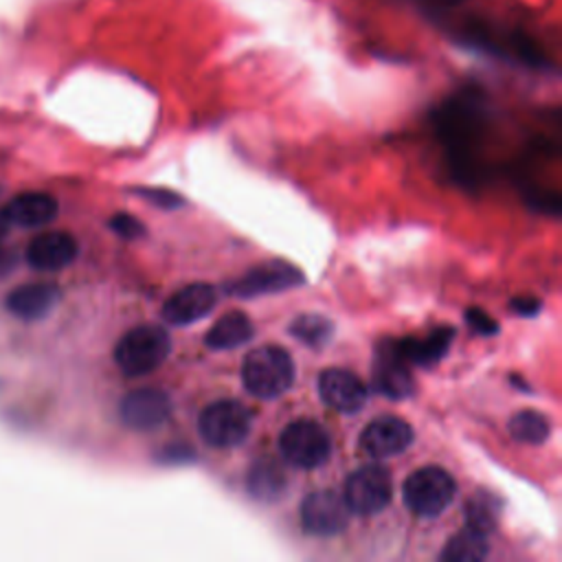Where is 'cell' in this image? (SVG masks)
<instances>
[{
	"label": "cell",
	"instance_id": "83f0119b",
	"mask_svg": "<svg viewBox=\"0 0 562 562\" xmlns=\"http://www.w3.org/2000/svg\"><path fill=\"white\" fill-rule=\"evenodd\" d=\"M15 268V255L0 246V279L7 277Z\"/></svg>",
	"mask_w": 562,
	"mask_h": 562
},
{
	"label": "cell",
	"instance_id": "7a4b0ae2",
	"mask_svg": "<svg viewBox=\"0 0 562 562\" xmlns=\"http://www.w3.org/2000/svg\"><path fill=\"white\" fill-rule=\"evenodd\" d=\"M171 351L169 334L158 325H138L123 334L114 347V360L119 369L130 375H145L158 369Z\"/></svg>",
	"mask_w": 562,
	"mask_h": 562
},
{
	"label": "cell",
	"instance_id": "44dd1931",
	"mask_svg": "<svg viewBox=\"0 0 562 562\" xmlns=\"http://www.w3.org/2000/svg\"><path fill=\"white\" fill-rule=\"evenodd\" d=\"M512 437L522 443H544L551 435V422L538 411H518L507 424Z\"/></svg>",
	"mask_w": 562,
	"mask_h": 562
},
{
	"label": "cell",
	"instance_id": "8992f818",
	"mask_svg": "<svg viewBox=\"0 0 562 562\" xmlns=\"http://www.w3.org/2000/svg\"><path fill=\"white\" fill-rule=\"evenodd\" d=\"M250 413L239 402L217 400L200 413L198 430L213 448L239 446L250 435Z\"/></svg>",
	"mask_w": 562,
	"mask_h": 562
},
{
	"label": "cell",
	"instance_id": "2e32d148",
	"mask_svg": "<svg viewBox=\"0 0 562 562\" xmlns=\"http://www.w3.org/2000/svg\"><path fill=\"white\" fill-rule=\"evenodd\" d=\"M373 386L389 397H406L413 393V375L408 369V360L402 356L400 347L389 345L378 353L373 369Z\"/></svg>",
	"mask_w": 562,
	"mask_h": 562
},
{
	"label": "cell",
	"instance_id": "6da1fadb",
	"mask_svg": "<svg viewBox=\"0 0 562 562\" xmlns=\"http://www.w3.org/2000/svg\"><path fill=\"white\" fill-rule=\"evenodd\" d=\"M241 382L259 400L279 397L294 382V360L277 345L257 347L241 362Z\"/></svg>",
	"mask_w": 562,
	"mask_h": 562
},
{
	"label": "cell",
	"instance_id": "603a6c76",
	"mask_svg": "<svg viewBox=\"0 0 562 562\" xmlns=\"http://www.w3.org/2000/svg\"><path fill=\"white\" fill-rule=\"evenodd\" d=\"M468 525L481 529V531H490L492 525H494V507H492V501H481V498H472L468 503Z\"/></svg>",
	"mask_w": 562,
	"mask_h": 562
},
{
	"label": "cell",
	"instance_id": "ba28073f",
	"mask_svg": "<svg viewBox=\"0 0 562 562\" xmlns=\"http://www.w3.org/2000/svg\"><path fill=\"white\" fill-rule=\"evenodd\" d=\"M119 415L134 430H151L171 415V397L160 389H136L121 400Z\"/></svg>",
	"mask_w": 562,
	"mask_h": 562
},
{
	"label": "cell",
	"instance_id": "e0dca14e",
	"mask_svg": "<svg viewBox=\"0 0 562 562\" xmlns=\"http://www.w3.org/2000/svg\"><path fill=\"white\" fill-rule=\"evenodd\" d=\"M252 334V321L244 312H226L211 325V329L204 336V342L215 351H224L248 342Z\"/></svg>",
	"mask_w": 562,
	"mask_h": 562
},
{
	"label": "cell",
	"instance_id": "5bb4252c",
	"mask_svg": "<svg viewBox=\"0 0 562 562\" xmlns=\"http://www.w3.org/2000/svg\"><path fill=\"white\" fill-rule=\"evenodd\" d=\"M57 200L50 193L26 191L15 195L4 209L2 215L9 226L20 228H40L57 217Z\"/></svg>",
	"mask_w": 562,
	"mask_h": 562
},
{
	"label": "cell",
	"instance_id": "f1b7e54d",
	"mask_svg": "<svg viewBox=\"0 0 562 562\" xmlns=\"http://www.w3.org/2000/svg\"><path fill=\"white\" fill-rule=\"evenodd\" d=\"M419 2H424V4L430 7V9H454V7H459L463 0H419Z\"/></svg>",
	"mask_w": 562,
	"mask_h": 562
},
{
	"label": "cell",
	"instance_id": "4fadbf2b",
	"mask_svg": "<svg viewBox=\"0 0 562 562\" xmlns=\"http://www.w3.org/2000/svg\"><path fill=\"white\" fill-rule=\"evenodd\" d=\"M77 252H79V246L72 235L61 233V231H50V233L37 235L29 244L26 261L35 270L55 272V270L70 266L75 261Z\"/></svg>",
	"mask_w": 562,
	"mask_h": 562
},
{
	"label": "cell",
	"instance_id": "f546056e",
	"mask_svg": "<svg viewBox=\"0 0 562 562\" xmlns=\"http://www.w3.org/2000/svg\"><path fill=\"white\" fill-rule=\"evenodd\" d=\"M7 231H9V222L4 220V215H2V211H0V241L4 239V235H7Z\"/></svg>",
	"mask_w": 562,
	"mask_h": 562
},
{
	"label": "cell",
	"instance_id": "277c9868",
	"mask_svg": "<svg viewBox=\"0 0 562 562\" xmlns=\"http://www.w3.org/2000/svg\"><path fill=\"white\" fill-rule=\"evenodd\" d=\"M281 457L301 470L323 465L331 454L329 432L312 419H294L279 435Z\"/></svg>",
	"mask_w": 562,
	"mask_h": 562
},
{
	"label": "cell",
	"instance_id": "d4e9b609",
	"mask_svg": "<svg viewBox=\"0 0 562 562\" xmlns=\"http://www.w3.org/2000/svg\"><path fill=\"white\" fill-rule=\"evenodd\" d=\"M465 321H468V325H470L476 334L492 336V334L498 331V323H496L490 314H485L481 307H470V310L465 312Z\"/></svg>",
	"mask_w": 562,
	"mask_h": 562
},
{
	"label": "cell",
	"instance_id": "9c48e42d",
	"mask_svg": "<svg viewBox=\"0 0 562 562\" xmlns=\"http://www.w3.org/2000/svg\"><path fill=\"white\" fill-rule=\"evenodd\" d=\"M413 443V428L406 419L384 415L373 419L360 435V448L373 459H389Z\"/></svg>",
	"mask_w": 562,
	"mask_h": 562
},
{
	"label": "cell",
	"instance_id": "7c38bea8",
	"mask_svg": "<svg viewBox=\"0 0 562 562\" xmlns=\"http://www.w3.org/2000/svg\"><path fill=\"white\" fill-rule=\"evenodd\" d=\"M217 296L209 283H191L173 292L162 305V318L171 325H189L215 307Z\"/></svg>",
	"mask_w": 562,
	"mask_h": 562
},
{
	"label": "cell",
	"instance_id": "3957f363",
	"mask_svg": "<svg viewBox=\"0 0 562 562\" xmlns=\"http://www.w3.org/2000/svg\"><path fill=\"white\" fill-rule=\"evenodd\" d=\"M457 483L439 465H426L415 470L402 487V498L406 507L424 518L439 516L454 498Z\"/></svg>",
	"mask_w": 562,
	"mask_h": 562
},
{
	"label": "cell",
	"instance_id": "ac0fdd59",
	"mask_svg": "<svg viewBox=\"0 0 562 562\" xmlns=\"http://www.w3.org/2000/svg\"><path fill=\"white\" fill-rule=\"evenodd\" d=\"M487 555V533L465 525L459 533H454L443 551L439 553V560L443 562H479Z\"/></svg>",
	"mask_w": 562,
	"mask_h": 562
},
{
	"label": "cell",
	"instance_id": "7402d4cb",
	"mask_svg": "<svg viewBox=\"0 0 562 562\" xmlns=\"http://www.w3.org/2000/svg\"><path fill=\"white\" fill-rule=\"evenodd\" d=\"M290 334L296 340H301L303 345H307L312 349H321L329 342V338L334 334V325H331V321H327L321 314H301L292 321Z\"/></svg>",
	"mask_w": 562,
	"mask_h": 562
},
{
	"label": "cell",
	"instance_id": "4316f807",
	"mask_svg": "<svg viewBox=\"0 0 562 562\" xmlns=\"http://www.w3.org/2000/svg\"><path fill=\"white\" fill-rule=\"evenodd\" d=\"M512 310H516L520 316H533L540 310V303L536 299H531V296L529 299L520 296V299L512 301Z\"/></svg>",
	"mask_w": 562,
	"mask_h": 562
},
{
	"label": "cell",
	"instance_id": "5b68a950",
	"mask_svg": "<svg viewBox=\"0 0 562 562\" xmlns=\"http://www.w3.org/2000/svg\"><path fill=\"white\" fill-rule=\"evenodd\" d=\"M391 494L393 481L389 470L378 463H367L347 476L342 501L351 514L371 516L380 514L391 503Z\"/></svg>",
	"mask_w": 562,
	"mask_h": 562
},
{
	"label": "cell",
	"instance_id": "9a60e30c",
	"mask_svg": "<svg viewBox=\"0 0 562 562\" xmlns=\"http://www.w3.org/2000/svg\"><path fill=\"white\" fill-rule=\"evenodd\" d=\"M59 301V288L53 283H24L7 294V310L22 321L44 318Z\"/></svg>",
	"mask_w": 562,
	"mask_h": 562
},
{
	"label": "cell",
	"instance_id": "30bf717a",
	"mask_svg": "<svg viewBox=\"0 0 562 562\" xmlns=\"http://www.w3.org/2000/svg\"><path fill=\"white\" fill-rule=\"evenodd\" d=\"M303 283V274L285 263V261H270L263 266L252 268L250 272H246L244 277H239L237 281H233L231 285H226V290L235 296H259V294H272V292H281L288 288H294Z\"/></svg>",
	"mask_w": 562,
	"mask_h": 562
},
{
	"label": "cell",
	"instance_id": "cb8c5ba5",
	"mask_svg": "<svg viewBox=\"0 0 562 562\" xmlns=\"http://www.w3.org/2000/svg\"><path fill=\"white\" fill-rule=\"evenodd\" d=\"M110 228L125 237V239H136L145 233V226L134 217V215H127V213H116L112 220H110Z\"/></svg>",
	"mask_w": 562,
	"mask_h": 562
},
{
	"label": "cell",
	"instance_id": "484cf974",
	"mask_svg": "<svg viewBox=\"0 0 562 562\" xmlns=\"http://www.w3.org/2000/svg\"><path fill=\"white\" fill-rule=\"evenodd\" d=\"M136 193H138L140 198L149 200L151 204L160 206V209H176V206L184 204V200H182L178 193L167 191V189H138Z\"/></svg>",
	"mask_w": 562,
	"mask_h": 562
},
{
	"label": "cell",
	"instance_id": "8fae6325",
	"mask_svg": "<svg viewBox=\"0 0 562 562\" xmlns=\"http://www.w3.org/2000/svg\"><path fill=\"white\" fill-rule=\"evenodd\" d=\"M321 400L340 413H356L367 402V384L347 369H325L318 375Z\"/></svg>",
	"mask_w": 562,
	"mask_h": 562
},
{
	"label": "cell",
	"instance_id": "52a82bcc",
	"mask_svg": "<svg viewBox=\"0 0 562 562\" xmlns=\"http://www.w3.org/2000/svg\"><path fill=\"white\" fill-rule=\"evenodd\" d=\"M349 507L345 505L342 496L321 490L312 492L301 503V525L312 536H336L349 522Z\"/></svg>",
	"mask_w": 562,
	"mask_h": 562
},
{
	"label": "cell",
	"instance_id": "ffe728a7",
	"mask_svg": "<svg viewBox=\"0 0 562 562\" xmlns=\"http://www.w3.org/2000/svg\"><path fill=\"white\" fill-rule=\"evenodd\" d=\"M285 487V476L283 470L270 461V459H259L250 472H248V490L252 496L261 501L277 498Z\"/></svg>",
	"mask_w": 562,
	"mask_h": 562
},
{
	"label": "cell",
	"instance_id": "d6986e66",
	"mask_svg": "<svg viewBox=\"0 0 562 562\" xmlns=\"http://www.w3.org/2000/svg\"><path fill=\"white\" fill-rule=\"evenodd\" d=\"M452 327H441V329H435L428 338L424 340H406L400 347L402 356L408 360V362H415V364H435L437 360L443 358L446 349L450 347L452 342Z\"/></svg>",
	"mask_w": 562,
	"mask_h": 562
}]
</instances>
